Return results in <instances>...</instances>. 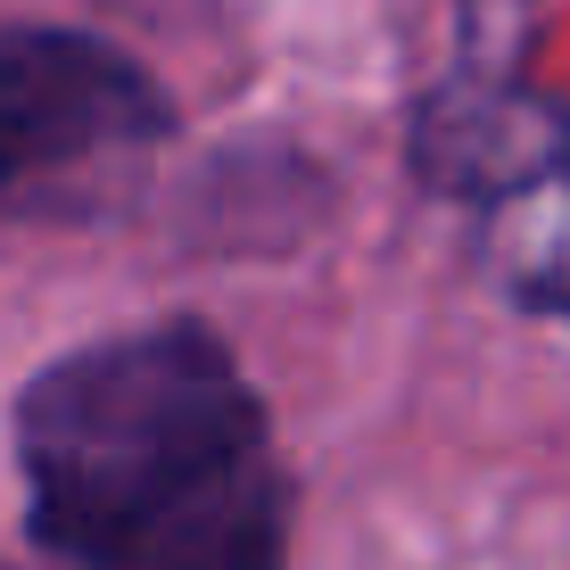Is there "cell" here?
<instances>
[{
  "instance_id": "1",
  "label": "cell",
  "mask_w": 570,
  "mask_h": 570,
  "mask_svg": "<svg viewBox=\"0 0 570 570\" xmlns=\"http://www.w3.org/2000/svg\"><path fill=\"white\" fill-rule=\"evenodd\" d=\"M9 455L58 570H289L273 405L199 314L50 356L9 405Z\"/></svg>"
},
{
  "instance_id": "3",
  "label": "cell",
  "mask_w": 570,
  "mask_h": 570,
  "mask_svg": "<svg viewBox=\"0 0 570 570\" xmlns=\"http://www.w3.org/2000/svg\"><path fill=\"white\" fill-rule=\"evenodd\" d=\"M471 265L521 314L570 323V132L521 183H504L497 199L471 207Z\"/></svg>"
},
{
  "instance_id": "2",
  "label": "cell",
  "mask_w": 570,
  "mask_h": 570,
  "mask_svg": "<svg viewBox=\"0 0 570 570\" xmlns=\"http://www.w3.org/2000/svg\"><path fill=\"white\" fill-rule=\"evenodd\" d=\"M174 141L166 83L108 33L0 26V207L75 199Z\"/></svg>"
}]
</instances>
